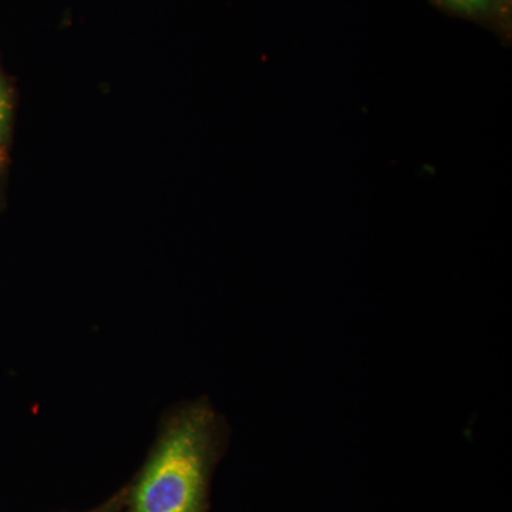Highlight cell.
<instances>
[{
    "label": "cell",
    "instance_id": "obj_3",
    "mask_svg": "<svg viewBox=\"0 0 512 512\" xmlns=\"http://www.w3.org/2000/svg\"><path fill=\"white\" fill-rule=\"evenodd\" d=\"M6 119H8V101H6L5 93L0 87V136H2L3 128L6 126Z\"/></svg>",
    "mask_w": 512,
    "mask_h": 512
},
{
    "label": "cell",
    "instance_id": "obj_2",
    "mask_svg": "<svg viewBox=\"0 0 512 512\" xmlns=\"http://www.w3.org/2000/svg\"><path fill=\"white\" fill-rule=\"evenodd\" d=\"M447 2L456 6L457 9L474 12V10L483 9L487 0H447Z\"/></svg>",
    "mask_w": 512,
    "mask_h": 512
},
{
    "label": "cell",
    "instance_id": "obj_1",
    "mask_svg": "<svg viewBox=\"0 0 512 512\" xmlns=\"http://www.w3.org/2000/svg\"><path fill=\"white\" fill-rule=\"evenodd\" d=\"M210 444V413H184L144 471L131 512H201Z\"/></svg>",
    "mask_w": 512,
    "mask_h": 512
}]
</instances>
